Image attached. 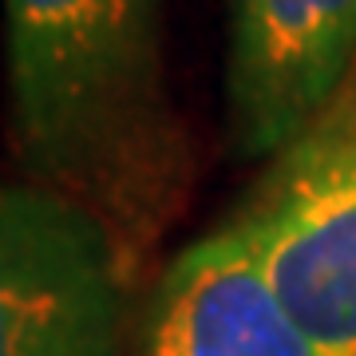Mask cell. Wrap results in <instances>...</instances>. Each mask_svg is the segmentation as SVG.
I'll use <instances>...</instances> for the list:
<instances>
[{"mask_svg":"<svg viewBox=\"0 0 356 356\" xmlns=\"http://www.w3.org/2000/svg\"><path fill=\"white\" fill-rule=\"evenodd\" d=\"M4 28L28 178L95 210L139 269L191 191L163 0H4Z\"/></svg>","mask_w":356,"mask_h":356,"instance_id":"obj_1","label":"cell"},{"mask_svg":"<svg viewBox=\"0 0 356 356\" xmlns=\"http://www.w3.org/2000/svg\"><path fill=\"white\" fill-rule=\"evenodd\" d=\"M297 325L332 356H356V60L313 119L222 218Z\"/></svg>","mask_w":356,"mask_h":356,"instance_id":"obj_2","label":"cell"},{"mask_svg":"<svg viewBox=\"0 0 356 356\" xmlns=\"http://www.w3.org/2000/svg\"><path fill=\"white\" fill-rule=\"evenodd\" d=\"M135 281L95 210L40 182L0 194V356H119Z\"/></svg>","mask_w":356,"mask_h":356,"instance_id":"obj_3","label":"cell"},{"mask_svg":"<svg viewBox=\"0 0 356 356\" xmlns=\"http://www.w3.org/2000/svg\"><path fill=\"white\" fill-rule=\"evenodd\" d=\"M356 60V0H226V135L266 163Z\"/></svg>","mask_w":356,"mask_h":356,"instance_id":"obj_4","label":"cell"},{"mask_svg":"<svg viewBox=\"0 0 356 356\" xmlns=\"http://www.w3.org/2000/svg\"><path fill=\"white\" fill-rule=\"evenodd\" d=\"M131 356H332L273 289L254 250L218 222L159 273Z\"/></svg>","mask_w":356,"mask_h":356,"instance_id":"obj_5","label":"cell"}]
</instances>
